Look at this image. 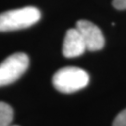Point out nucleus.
<instances>
[{"label":"nucleus","instance_id":"nucleus-1","mask_svg":"<svg viewBox=\"0 0 126 126\" xmlns=\"http://www.w3.org/2000/svg\"><path fill=\"white\" fill-rule=\"evenodd\" d=\"M41 17L39 9L35 7L8 10L0 13V32H9L24 29L34 25Z\"/></svg>","mask_w":126,"mask_h":126},{"label":"nucleus","instance_id":"nucleus-2","mask_svg":"<svg viewBox=\"0 0 126 126\" xmlns=\"http://www.w3.org/2000/svg\"><path fill=\"white\" fill-rule=\"evenodd\" d=\"M89 75L82 68L66 66L53 75L52 83L56 90L63 94H72L81 90L89 83Z\"/></svg>","mask_w":126,"mask_h":126},{"label":"nucleus","instance_id":"nucleus-3","mask_svg":"<svg viewBox=\"0 0 126 126\" xmlns=\"http://www.w3.org/2000/svg\"><path fill=\"white\" fill-rule=\"evenodd\" d=\"M29 65V59L23 52H16L5 59L0 63V87L16 81Z\"/></svg>","mask_w":126,"mask_h":126},{"label":"nucleus","instance_id":"nucleus-4","mask_svg":"<svg viewBox=\"0 0 126 126\" xmlns=\"http://www.w3.org/2000/svg\"><path fill=\"white\" fill-rule=\"evenodd\" d=\"M76 28L80 34L87 50L95 51L103 49L105 45V38L103 33L97 25L89 21L80 20L77 23Z\"/></svg>","mask_w":126,"mask_h":126},{"label":"nucleus","instance_id":"nucleus-5","mask_svg":"<svg viewBox=\"0 0 126 126\" xmlns=\"http://www.w3.org/2000/svg\"><path fill=\"white\" fill-rule=\"evenodd\" d=\"M86 46L77 28L67 30L63 44V54L66 58L79 57L85 52Z\"/></svg>","mask_w":126,"mask_h":126},{"label":"nucleus","instance_id":"nucleus-6","mask_svg":"<svg viewBox=\"0 0 126 126\" xmlns=\"http://www.w3.org/2000/svg\"><path fill=\"white\" fill-rule=\"evenodd\" d=\"M13 120V110L9 104L0 102V126H9Z\"/></svg>","mask_w":126,"mask_h":126},{"label":"nucleus","instance_id":"nucleus-7","mask_svg":"<svg viewBox=\"0 0 126 126\" xmlns=\"http://www.w3.org/2000/svg\"><path fill=\"white\" fill-rule=\"evenodd\" d=\"M112 126H126V109L118 114V116L113 122Z\"/></svg>","mask_w":126,"mask_h":126},{"label":"nucleus","instance_id":"nucleus-8","mask_svg":"<svg viewBox=\"0 0 126 126\" xmlns=\"http://www.w3.org/2000/svg\"><path fill=\"white\" fill-rule=\"evenodd\" d=\"M113 6L117 9H126V0H113Z\"/></svg>","mask_w":126,"mask_h":126},{"label":"nucleus","instance_id":"nucleus-9","mask_svg":"<svg viewBox=\"0 0 126 126\" xmlns=\"http://www.w3.org/2000/svg\"><path fill=\"white\" fill-rule=\"evenodd\" d=\"M9 126H18V125H9Z\"/></svg>","mask_w":126,"mask_h":126}]
</instances>
